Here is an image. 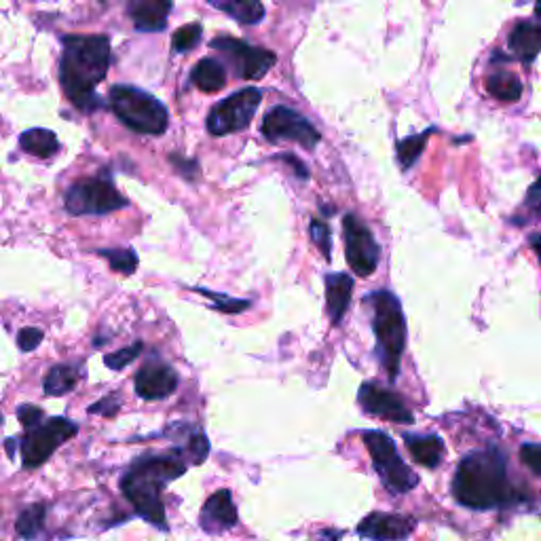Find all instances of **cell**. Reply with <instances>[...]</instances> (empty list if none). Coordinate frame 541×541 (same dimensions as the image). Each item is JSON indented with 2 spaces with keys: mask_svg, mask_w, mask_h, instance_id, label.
<instances>
[{
  "mask_svg": "<svg viewBox=\"0 0 541 541\" xmlns=\"http://www.w3.org/2000/svg\"><path fill=\"white\" fill-rule=\"evenodd\" d=\"M193 292H199L201 296H208L214 301V305H210L212 309L216 311H222V313H241L246 311L252 303L250 301H237V298H229L225 294H218V292H212L208 288H191Z\"/></svg>",
  "mask_w": 541,
  "mask_h": 541,
  "instance_id": "f546056e",
  "label": "cell"
},
{
  "mask_svg": "<svg viewBox=\"0 0 541 541\" xmlns=\"http://www.w3.org/2000/svg\"><path fill=\"white\" fill-rule=\"evenodd\" d=\"M520 457H522V461H525V465H529L531 472H533L535 476L541 474V449H539V444H535V442L522 444Z\"/></svg>",
  "mask_w": 541,
  "mask_h": 541,
  "instance_id": "e575fe53",
  "label": "cell"
},
{
  "mask_svg": "<svg viewBox=\"0 0 541 541\" xmlns=\"http://www.w3.org/2000/svg\"><path fill=\"white\" fill-rule=\"evenodd\" d=\"M45 516H47L45 503H32V506H28L20 514V518H17L15 522L17 533L24 539H36L45 529Z\"/></svg>",
  "mask_w": 541,
  "mask_h": 541,
  "instance_id": "484cf974",
  "label": "cell"
},
{
  "mask_svg": "<svg viewBox=\"0 0 541 541\" xmlns=\"http://www.w3.org/2000/svg\"><path fill=\"white\" fill-rule=\"evenodd\" d=\"M41 343H43V330L39 328H22L20 334H17V345H20V349L26 353L34 351Z\"/></svg>",
  "mask_w": 541,
  "mask_h": 541,
  "instance_id": "836d02e7",
  "label": "cell"
},
{
  "mask_svg": "<svg viewBox=\"0 0 541 541\" xmlns=\"http://www.w3.org/2000/svg\"><path fill=\"white\" fill-rule=\"evenodd\" d=\"M434 132H436V127H429V129H425L423 134L410 136V138L398 142V161L402 165V170H410V167H413L419 161L429 136H432Z\"/></svg>",
  "mask_w": 541,
  "mask_h": 541,
  "instance_id": "4316f807",
  "label": "cell"
},
{
  "mask_svg": "<svg viewBox=\"0 0 541 541\" xmlns=\"http://www.w3.org/2000/svg\"><path fill=\"white\" fill-rule=\"evenodd\" d=\"M201 41V24H186L178 28L172 36V47L176 53H186L199 45Z\"/></svg>",
  "mask_w": 541,
  "mask_h": 541,
  "instance_id": "f1b7e54d",
  "label": "cell"
},
{
  "mask_svg": "<svg viewBox=\"0 0 541 541\" xmlns=\"http://www.w3.org/2000/svg\"><path fill=\"white\" fill-rule=\"evenodd\" d=\"M17 419H20L22 427L28 432V429H34L36 425L43 423L45 413L39 406H34V404H22L20 408H17Z\"/></svg>",
  "mask_w": 541,
  "mask_h": 541,
  "instance_id": "d6a6232c",
  "label": "cell"
},
{
  "mask_svg": "<svg viewBox=\"0 0 541 541\" xmlns=\"http://www.w3.org/2000/svg\"><path fill=\"white\" fill-rule=\"evenodd\" d=\"M129 201L106 178L74 182L66 193V210L72 216H102L127 208Z\"/></svg>",
  "mask_w": 541,
  "mask_h": 541,
  "instance_id": "52a82bcc",
  "label": "cell"
},
{
  "mask_svg": "<svg viewBox=\"0 0 541 541\" xmlns=\"http://www.w3.org/2000/svg\"><path fill=\"white\" fill-rule=\"evenodd\" d=\"M186 468H189V461L178 449L170 455H146L123 476L121 491L146 522L165 529V506L161 493L165 484L180 478Z\"/></svg>",
  "mask_w": 541,
  "mask_h": 541,
  "instance_id": "7a4b0ae2",
  "label": "cell"
},
{
  "mask_svg": "<svg viewBox=\"0 0 541 541\" xmlns=\"http://www.w3.org/2000/svg\"><path fill=\"white\" fill-rule=\"evenodd\" d=\"M358 402L366 415L406 425L415 423V417L406 402L391 389H385L377 383H364L358 391Z\"/></svg>",
  "mask_w": 541,
  "mask_h": 541,
  "instance_id": "4fadbf2b",
  "label": "cell"
},
{
  "mask_svg": "<svg viewBox=\"0 0 541 541\" xmlns=\"http://www.w3.org/2000/svg\"><path fill=\"white\" fill-rule=\"evenodd\" d=\"M487 89L493 98L501 102H516L522 96V83L514 72H495L487 81Z\"/></svg>",
  "mask_w": 541,
  "mask_h": 541,
  "instance_id": "d4e9b609",
  "label": "cell"
},
{
  "mask_svg": "<svg viewBox=\"0 0 541 541\" xmlns=\"http://www.w3.org/2000/svg\"><path fill=\"white\" fill-rule=\"evenodd\" d=\"M417 529V520L400 514H368L358 527V533L372 541H400Z\"/></svg>",
  "mask_w": 541,
  "mask_h": 541,
  "instance_id": "9a60e30c",
  "label": "cell"
},
{
  "mask_svg": "<svg viewBox=\"0 0 541 541\" xmlns=\"http://www.w3.org/2000/svg\"><path fill=\"white\" fill-rule=\"evenodd\" d=\"M372 307V328L377 334V356L389 381L398 379L400 362L406 349V317L398 296L389 290H377L366 296Z\"/></svg>",
  "mask_w": 541,
  "mask_h": 541,
  "instance_id": "277c9868",
  "label": "cell"
},
{
  "mask_svg": "<svg viewBox=\"0 0 541 541\" xmlns=\"http://www.w3.org/2000/svg\"><path fill=\"white\" fill-rule=\"evenodd\" d=\"M326 311L330 315L332 326H339L349 309L353 294V277L347 273L326 275Z\"/></svg>",
  "mask_w": 541,
  "mask_h": 541,
  "instance_id": "ac0fdd59",
  "label": "cell"
},
{
  "mask_svg": "<svg viewBox=\"0 0 541 541\" xmlns=\"http://www.w3.org/2000/svg\"><path fill=\"white\" fill-rule=\"evenodd\" d=\"M527 203L531 205L533 210H537V208H539V203H541V184H539V180L531 184L529 195H527Z\"/></svg>",
  "mask_w": 541,
  "mask_h": 541,
  "instance_id": "74e56055",
  "label": "cell"
},
{
  "mask_svg": "<svg viewBox=\"0 0 541 541\" xmlns=\"http://www.w3.org/2000/svg\"><path fill=\"white\" fill-rule=\"evenodd\" d=\"M5 423V417L3 415H0V425H3Z\"/></svg>",
  "mask_w": 541,
  "mask_h": 541,
  "instance_id": "60d3db41",
  "label": "cell"
},
{
  "mask_svg": "<svg viewBox=\"0 0 541 541\" xmlns=\"http://www.w3.org/2000/svg\"><path fill=\"white\" fill-rule=\"evenodd\" d=\"M62 45L60 83L66 98L83 113H93L102 106L96 87L110 68V39L104 34H68Z\"/></svg>",
  "mask_w": 541,
  "mask_h": 541,
  "instance_id": "6da1fadb",
  "label": "cell"
},
{
  "mask_svg": "<svg viewBox=\"0 0 541 541\" xmlns=\"http://www.w3.org/2000/svg\"><path fill=\"white\" fill-rule=\"evenodd\" d=\"M531 246H533L535 254H539V235H537V233H533V235H531Z\"/></svg>",
  "mask_w": 541,
  "mask_h": 541,
  "instance_id": "ab89813d",
  "label": "cell"
},
{
  "mask_svg": "<svg viewBox=\"0 0 541 541\" xmlns=\"http://www.w3.org/2000/svg\"><path fill=\"white\" fill-rule=\"evenodd\" d=\"M110 110L117 119L144 136H161L170 125V113L151 93H146L132 85H115L108 93Z\"/></svg>",
  "mask_w": 541,
  "mask_h": 541,
  "instance_id": "5b68a950",
  "label": "cell"
},
{
  "mask_svg": "<svg viewBox=\"0 0 541 541\" xmlns=\"http://www.w3.org/2000/svg\"><path fill=\"white\" fill-rule=\"evenodd\" d=\"M413 459L425 468H438L444 459V440L440 436H404Z\"/></svg>",
  "mask_w": 541,
  "mask_h": 541,
  "instance_id": "ffe728a7",
  "label": "cell"
},
{
  "mask_svg": "<svg viewBox=\"0 0 541 541\" xmlns=\"http://www.w3.org/2000/svg\"><path fill=\"white\" fill-rule=\"evenodd\" d=\"M263 102V91L258 87H246L212 108L208 117V132L216 138L244 132L252 123L256 110Z\"/></svg>",
  "mask_w": 541,
  "mask_h": 541,
  "instance_id": "9c48e42d",
  "label": "cell"
},
{
  "mask_svg": "<svg viewBox=\"0 0 541 541\" xmlns=\"http://www.w3.org/2000/svg\"><path fill=\"white\" fill-rule=\"evenodd\" d=\"M199 525L205 533H210V535L229 531L237 525V508L231 499V491L227 489L216 491L208 501L203 503Z\"/></svg>",
  "mask_w": 541,
  "mask_h": 541,
  "instance_id": "2e32d148",
  "label": "cell"
},
{
  "mask_svg": "<svg viewBox=\"0 0 541 541\" xmlns=\"http://www.w3.org/2000/svg\"><path fill=\"white\" fill-rule=\"evenodd\" d=\"M79 379H81V372L77 366H72V364L53 366L49 370V375L45 377V394L47 396H66L74 387H77Z\"/></svg>",
  "mask_w": 541,
  "mask_h": 541,
  "instance_id": "cb8c5ba5",
  "label": "cell"
},
{
  "mask_svg": "<svg viewBox=\"0 0 541 541\" xmlns=\"http://www.w3.org/2000/svg\"><path fill=\"white\" fill-rule=\"evenodd\" d=\"M174 9L170 0H134L127 5L136 30L140 32H161L167 28V15Z\"/></svg>",
  "mask_w": 541,
  "mask_h": 541,
  "instance_id": "e0dca14e",
  "label": "cell"
},
{
  "mask_svg": "<svg viewBox=\"0 0 541 541\" xmlns=\"http://www.w3.org/2000/svg\"><path fill=\"white\" fill-rule=\"evenodd\" d=\"M453 495L465 508L491 510L510 497L508 461L497 449L465 457L453 480Z\"/></svg>",
  "mask_w": 541,
  "mask_h": 541,
  "instance_id": "3957f363",
  "label": "cell"
},
{
  "mask_svg": "<svg viewBox=\"0 0 541 541\" xmlns=\"http://www.w3.org/2000/svg\"><path fill=\"white\" fill-rule=\"evenodd\" d=\"M142 349H144V343L142 341H136L134 345H129L125 349H119L115 353H110V356L104 358V364L110 370H123L125 366H129V364H132L140 356Z\"/></svg>",
  "mask_w": 541,
  "mask_h": 541,
  "instance_id": "1f68e13d",
  "label": "cell"
},
{
  "mask_svg": "<svg viewBox=\"0 0 541 541\" xmlns=\"http://www.w3.org/2000/svg\"><path fill=\"white\" fill-rule=\"evenodd\" d=\"M208 5L227 13L235 22L244 26L260 24L265 17V5L258 0H208Z\"/></svg>",
  "mask_w": 541,
  "mask_h": 541,
  "instance_id": "44dd1931",
  "label": "cell"
},
{
  "mask_svg": "<svg viewBox=\"0 0 541 541\" xmlns=\"http://www.w3.org/2000/svg\"><path fill=\"white\" fill-rule=\"evenodd\" d=\"M178 375L176 370L170 364L163 362H148L144 364L134 379L136 394L142 400H163L167 396H172L178 389Z\"/></svg>",
  "mask_w": 541,
  "mask_h": 541,
  "instance_id": "5bb4252c",
  "label": "cell"
},
{
  "mask_svg": "<svg viewBox=\"0 0 541 541\" xmlns=\"http://www.w3.org/2000/svg\"><path fill=\"white\" fill-rule=\"evenodd\" d=\"M510 51L516 60L531 64L535 62V58L539 55V47H541V28H539V20L537 15L529 22H520L512 34H510Z\"/></svg>",
  "mask_w": 541,
  "mask_h": 541,
  "instance_id": "d6986e66",
  "label": "cell"
},
{
  "mask_svg": "<svg viewBox=\"0 0 541 541\" xmlns=\"http://www.w3.org/2000/svg\"><path fill=\"white\" fill-rule=\"evenodd\" d=\"M212 49L222 51V55L233 64L235 74L244 81H258L277 64V55L269 49L248 45L233 36H218L212 41Z\"/></svg>",
  "mask_w": 541,
  "mask_h": 541,
  "instance_id": "8fae6325",
  "label": "cell"
},
{
  "mask_svg": "<svg viewBox=\"0 0 541 541\" xmlns=\"http://www.w3.org/2000/svg\"><path fill=\"white\" fill-rule=\"evenodd\" d=\"M15 449H17V438H7V442H5V451H7L9 459L15 457Z\"/></svg>",
  "mask_w": 541,
  "mask_h": 541,
  "instance_id": "f35d334b",
  "label": "cell"
},
{
  "mask_svg": "<svg viewBox=\"0 0 541 541\" xmlns=\"http://www.w3.org/2000/svg\"><path fill=\"white\" fill-rule=\"evenodd\" d=\"M79 434V425L66 419V417H51L47 423L36 425L34 429H28L26 436L22 438V461L24 468L34 470L60 449L64 442Z\"/></svg>",
  "mask_w": 541,
  "mask_h": 541,
  "instance_id": "ba28073f",
  "label": "cell"
},
{
  "mask_svg": "<svg viewBox=\"0 0 541 541\" xmlns=\"http://www.w3.org/2000/svg\"><path fill=\"white\" fill-rule=\"evenodd\" d=\"M98 254L108 260L110 269L117 271V273H123V275L136 273V269L140 265V258L134 250H100Z\"/></svg>",
  "mask_w": 541,
  "mask_h": 541,
  "instance_id": "83f0119b",
  "label": "cell"
},
{
  "mask_svg": "<svg viewBox=\"0 0 541 541\" xmlns=\"http://www.w3.org/2000/svg\"><path fill=\"white\" fill-rule=\"evenodd\" d=\"M260 129H263V136L269 142L290 140L309 148V151H313L322 140V134L317 132L315 125L290 106H273L265 115Z\"/></svg>",
  "mask_w": 541,
  "mask_h": 541,
  "instance_id": "30bf717a",
  "label": "cell"
},
{
  "mask_svg": "<svg viewBox=\"0 0 541 541\" xmlns=\"http://www.w3.org/2000/svg\"><path fill=\"white\" fill-rule=\"evenodd\" d=\"M366 449L375 463V470L381 476L383 484L394 493H408L419 484V476L408 468L396 451V444L387 434L368 429L362 434Z\"/></svg>",
  "mask_w": 541,
  "mask_h": 541,
  "instance_id": "8992f818",
  "label": "cell"
},
{
  "mask_svg": "<svg viewBox=\"0 0 541 541\" xmlns=\"http://www.w3.org/2000/svg\"><path fill=\"white\" fill-rule=\"evenodd\" d=\"M309 233H311V239H313V244L317 246V250L324 254L326 260H330L332 258V237H330V227L326 225V220L313 218Z\"/></svg>",
  "mask_w": 541,
  "mask_h": 541,
  "instance_id": "4dcf8cb0",
  "label": "cell"
},
{
  "mask_svg": "<svg viewBox=\"0 0 541 541\" xmlns=\"http://www.w3.org/2000/svg\"><path fill=\"white\" fill-rule=\"evenodd\" d=\"M191 81L199 91L214 93L227 85V70L218 60L203 58L195 64L191 72Z\"/></svg>",
  "mask_w": 541,
  "mask_h": 541,
  "instance_id": "7402d4cb",
  "label": "cell"
},
{
  "mask_svg": "<svg viewBox=\"0 0 541 541\" xmlns=\"http://www.w3.org/2000/svg\"><path fill=\"white\" fill-rule=\"evenodd\" d=\"M121 408V400H119V396H106L104 400H100V402H96V404H91L89 406V413L91 415H104V417H113V415H117V410Z\"/></svg>",
  "mask_w": 541,
  "mask_h": 541,
  "instance_id": "d590c367",
  "label": "cell"
},
{
  "mask_svg": "<svg viewBox=\"0 0 541 541\" xmlns=\"http://www.w3.org/2000/svg\"><path fill=\"white\" fill-rule=\"evenodd\" d=\"M343 233H345V254L351 271H356V275L360 277H368L375 273L379 267L381 248L372 231L358 216L347 214L343 218Z\"/></svg>",
  "mask_w": 541,
  "mask_h": 541,
  "instance_id": "7c38bea8",
  "label": "cell"
},
{
  "mask_svg": "<svg viewBox=\"0 0 541 541\" xmlns=\"http://www.w3.org/2000/svg\"><path fill=\"white\" fill-rule=\"evenodd\" d=\"M20 146L28 155L49 159L60 151V140L51 132V129L36 127V129H28V132L20 136Z\"/></svg>",
  "mask_w": 541,
  "mask_h": 541,
  "instance_id": "603a6c76",
  "label": "cell"
},
{
  "mask_svg": "<svg viewBox=\"0 0 541 541\" xmlns=\"http://www.w3.org/2000/svg\"><path fill=\"white\" fill-rule=\"evenodd\" d=\"M282 159L294 167V174L298 180H309V170L303 161H298L294 155H284Z\"/></svg>",
  "mask_w": 541,
  "mask_h": 541,
  "instance_id": "8d00e7d4",
  "label": "cell"
}]
</instances>
